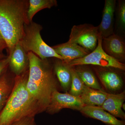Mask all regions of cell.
I'll use <instances>...</instances> for the list:
<instances>
[{"mask_svg": "<svg viewBox=\"0 0 125 125\" xmlns=\"http://www.w3.org/2000/svg\"><path fill=\"white\" fill-rule=\"evenodd\" d=\"M9 56L0 60V76L9 67Z\"/></svg>", "mask_w": 125, "mask_h": 125, "instance_id": "23", "label": "cell"}, {"mask_svg": "<svg viewBox=\"0 0 125 125\" xmlns=\"http://www.w3.org/2000/svg\"><path fill=\"white\" fill-rule=\"evenodd\" d=\"M102 46L104 52L120 62L125 60V43L123 38L118 34L113 33L103 38Z\"/></svg>", "mask_w": 125, "mask_h": 125, "instance_id": "8", "label": "cell"}, {"mask_svg": "<svg viewBox=\"0 0 125 125\" xmlns=\"http://www.w3.org/2000/svg\"><path fill=\"white\" fill-rule=\"evenodd\" d=\"M29 0H0V35L9 55L22 39L25 25L29 23Z\"/></svg>", "mask_w": 125, "mask_h": 125, "instance_id": "3", "label": "cell"}, {"mask_svg": "<svg viewBox=\"0 0 125 125\" xmlns=\"http://www.w3.org/2000/svg\"><path fill=\"white\" fill-rule=\"evenodd\" d=\"M80 111L87 116L101 121L107 125H125V121L118 120L101 107L85 106Z\"/></svg>", "mask_w": 125, "mask_h": 125, "instance_id": "13", "label": "cell"}, {"mask_svg": "<svg viewBox=\"0 0 125 125\" xmlns=\"http://www.w3.org/2000/svg\"><path fill=\"white\" fill-rule=\"evenodd\" d=\"M6 102H3L1 103H0V113L1 112V110L3 109V107H4L5 105Z\"/></svg>", "mask_w": 125, "mask_h": 125, "instance_id": "25", "label": "cell"}, {"mask_svg": "<svg viewBox=\"0 0 125 125\" xmlns=\"http://www.w3.org/2000/svg\"><path fill=\"white\" fill-rule=\"evenodd\" d=\"M7 69L0 76V103L7 102L13 89Z\"/></svg>", "mask_w": 125, "mask_h": 125, "instance_id": "19", "label": "cell"}, {"mask_svg": "<svg viewBox=\"0 0 125 125\" xmlns=\"http://www.w3.org/2000/svg\"><path fill=\"white\" fill-rule=\"evenodd\" d=\"M103 38L99 34L97 45L92 52L83 58H78L67 63L71 67L92 65L102 67H112L125 71V65L107 55L102 46Z\"/></svg>", "mask_w": 125, "mask_h": 125, "instance_id": "5", "label": "cell"}, {"mask_svg": "<svg viewBox=\"0 0 125 125\" xmlns=\"http://www.w3.org/2000/svg\"><path fill=\"white\" fill-rule=\"evenodd\" d=\"M72 79L70 94L75 96H80L85 87L83 81L78 76L74 66L71 67Z\"/></svg>", "mask_w": 125, "mask_h": 125, "instance_id": "20", "label": "cell"}, {"mask_svg": "<svg viewBox=\"0 0 125 125\" xmlns=\"http://www.w3.org/2000/svg\"><path fill=\"white\" fill-rule=\"evenodd\" d=\"M28 55L29 76L26 86L42 112L46 110L52 93L57 90L54 65L48 59L42 60L31 52H28Z\"/></svg>", "mask_w": 125, "mask_h": 125, "instance_id": "1", "label": "cell"}, {"mask_svg": "<svg viewBox=\"0 0 125 125\" xmlns=\"http://www.w3.org/2000/svg\"><path fill=\"white\" fill-rule=\"evenodd\" d=\"M125 99V92L117 94L108 93L101 107L115 117L125 119V114L122 107Z\"/></svg>", "mask_w": 125, "mask_h": 125, "instance_id": "14", "label": "cell"}, {"mask_svg": "<svg viewBox=\"0 0 125 125\" xmlns=\"http://www.w3.org/2000/svg\"><path fill=\"white\" fill-rule=\"evenodd\" d=\"M116 5L115 0H105L102 21L98 26L99 33L103 38L114 33V15Z\"/></svg>", "mask_w": 125, "mask_h": 125, "instance_id": "10", "label": "cell"}, {"mask_svg": "<svg viewBox=\"0 0 125 125\" xmlns=\"http://www.w3.org/2000/svg\"><path fill=\"white\" fill-rule=\"evenodd\" d=\"M7 56H5L4 55H0V60L6 58V57H7Z\"/></svg>", "mask_w": 125, "mask_h": 125, "instance_id": "26", "label": "cell"}, {"mask_svg": "<svg viewBox=\"0 0 125 125\" xmlns=\"http://www.w3.org/2000/svg\"><path fill=\"white\" fill-rule=\"evenodd\" d=\"M99 34L98 26L89 24L75 25L72 28L68 42L92 52L97 47Z\"/></svg>", "mask_w": 125, "mask_h": 125, "instance_id": "6", "label": "cell"}, {"mask_svg": "<svg viewBox=\"0 0 125 125\" xmlns=\"http://www.w3.org/2000/svg\"><path fill=\"white\" fill-rule=\"evenodd\" d=\"M75 69L85 86L93 89L103 90L95 75L89 69L82 66H78Z\"/></svg>", "mask_w": 125, "mask_h": 125, "instance_id": "17", "label": "cell"}, {"mask_svg": "<svg viewBox=\"0 0 125 125\" xmlns=\"http://www.w3.org/2000/svg\"><path fill=\"white\" fill-rule=\"evenodd\" d=\"M34 125H35V124H34Z\"/></svg>", "mask_w": 125, "mask_h": 125, "instance_id": "27", "label": "cell"}, {"mask_svg": "<svg viewBox=\"0 0 125 125\" xmlns=\"http://www.w3.org/2000/svg\"><path fill=\"white\" fill-rule=\"evenodd\" d=\"M5 48H7L6 43L0 35V55H4L2 52Z\"/></svg>", "mask_w": 125, "mask_h": 125, "instance_id": "24", "label": "cell"}, {"mask_svg": "<svg viewBox=\"0 0 125 125\" xmlns=\"http://www.w3.org/2000/svg\"><path fill=\"white\" fill-rule=\"evenodd\" d=\"M9 67L16 76L20 75L29 69V60L28 53L18 43L8 55Z\"/></svg>", "mask_w": 125, "mask_h": 125, "instance_id": "11", "label": "cell"}, {"mask_svg": "<svg viewBox=\"0 0 125 125\" xmlns=\"http://www.w3.org/2000/svg\"><path fill=\"white\" fill-rule=\"evenodd\" d=\"M56 60L53 65L54 71L62 89L67 93L71 86V67L63 60L57 58Z\"/></svg>", "mask_w": 125, "mask_h": 125, "instance_id": "15", "label": "cell"}, {"mask_svg": "<svg viewBox=\"0 0 125 125\" xmlns=\"http://www.w3.org/2000/svg\"><path fill=\"white\" fill-rule=\"evenodd\" d=\"M29 69L16 76L14 84L5 105L0 113V125H11L28 117L41 112L38 104L27 88Z\"/></svg>", "mask_w": 125, "mask_h": 125, "instance_id": "2", "label": "cell"}, {"mask_svg": "<svg viewBox=\"0 0 125 125\" xmlns=\"http://www.w3.org/2000/svg\"><path fill=\"white\" fill-rule=\"evenodd\" d=\"M111 68L98 66L94 70L105 88L111 92H115L123 87V81L120 74Z\"/></svg>", "mask_w": 125, "mask_h": 125, "instance_id": "9", "label": "cell"}, {"mask_svg": "<svg viewBox=\"0 0 125 125\" xmlns=\"http://www.w3.org/2000/svg\"><path fill=\"white\" fill-rule=\"evenodd\" d=\"M34 117H28L15 122L11 125H34Z\"/></svg>", "mask_w": 125, "mask_h": 125, "instance_id": "22", "label": "cell"}, {"mask_svg": "<svg viewBox=\"0 0 125 125\" xmlns=\"http://www.w3.org/2000/svg\"><path fill=\"white\" fill-rule=\"evenodd\" d=\"M84 106L80 96L67 93H62L56 90L52 94L50 104L46 111L49 114H54L63 108L80 111Z\"/></svg>", "mask_w": 125, "mask_h": 125, "instance_id": "7", "label": "cell"}, {"mask_svg": "<svg viewBox=\"0 0 125 125\" xmlns=\"http://www.w3.org/2000/svg\"><path fill=\"white\" fill-rule=\"evenodd\" d=\"M42 29V25L32 21L25 25L23 35L19 43L27 53L31 52L42 60L53 57L63 60L62 57L43 40L40 34Z\"/></svg>", "mask_w": 125, "mask_h": 125, "instance_id": "4", "label": "cell"}, {"mask_svg": "<svg viewBox=\"0 0 125 125\" xmlns=\"http://www.w3.org/2000/svg\"><path fill=\"white\" fill-rule=\"evenodd\" d=\"M117 9L116 24L118 30L123 33L125 30V1H118Z\"/></svg>", "mask_w": 125, "mask_h": 125, "instance_id": "21", "label": "cell"}, {"mask_svg": "<svg viewBox=\"0 0 125 125\" xmlns=\"http://www.w3.org/2000/svg\"><path fill=\"white\" fill-rule=\"evenodd\" d=\"M56 0H29L28 10V18L29 22L38 11L45 9H51L57 6Z\"/></svg>", "mask_w": 125, "mask_h": 125, "instance_id": "18", "label": "cell"}, {"mask_svg": "<svg viewBox=\"0 0 125 125\" xmlns=\"http://www.w3.org/2000/svg\"><path fill=\"white\" fill-rule=\"evenodd\" d=\"M52 47L62 57L63 61L66 63L75 59L83 58L90 53V52L78 44L68 41Z\"/></svg>", "mask_w": 125, "mask_h": 125, "instance_id": "12", "label": "cell"}, {"mask_svg": "<svg viewBox=\"0 0 125 125\" xmlns=\"http://www.w3.org/2000/svg\"><path fill=\"white\" fill-rule=\"evenodd\" d=\"M108 94L103 90L93 89L85 85L80 97L85 106L101 107L106 99Z\"/></svg>", "mask_w": 125, "mask_h": 125, "instance_id": "16", "label": "cell"}]
</instances>
